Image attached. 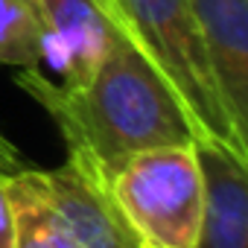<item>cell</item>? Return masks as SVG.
I'll return each instance as SVG.
<instances>
[{
	"label": "cell",
	"instance_id": "obj_1",
	"mask_svg": "<svg viewBox=\"0 0 248 248\" xmlns=\"http://www.w3.org/2000/svg\"><path fill=\"white\" fill-rule=\"evenodd\" d=\"M15 82L56 123L67 158L88 164L102 178L140 149L196 140L175 91L123 30L91 79L76 88L50 82L41 67L21 70Z\"/></svg>",
	"mask_w": 248,
	"mask_h": 248
},
{
	"label": "cell",
	"instance_id": "obj_2",
	"mask_svg": "<svg viewBox=\"0 0 248 248\" xmlns=\"http://www.w3.org/2000/svg\"><path fill=\"white\" fill-rule=\"evenodd\" d=\"M117 30L135 38L146 59L175 91L184 105L196 140H213L248 161V140H242L225 114L216 91L190 0H108Z\"/></svg>",
	"mask_w": 248,
	"mask_h": 248
},
{
	"label": "cell",
	"instance_id": "obj_3",
	"mask_svg": "<svg viewBox=\"0 0 248 248\" xmlns=\"http://www.w3.org/2000/svg\"><path fill=\"white\" fill-rule=\"evenodd\" d=\"M105 190L146 248H193L204 175L193 143L140 149L105 172Z\"/></svg>",
	"mask_w": 248,
	"mask_h": 248
},
{
	"label": "cell",
	"instance_id": "obj_4",
	"mask_svg": "<svg viewBox=\"0 0 248 248\" xmlns=\"http://www.w3.org/2000/svg\"><path fill=\"white\" fill-rule=\"evenodd\" d=\"M190 12L225 114L248 140V0H190Z\"/></svg>",
	"mask_w": 248,
	"mask_h": 248
},
{
	"label": "cell",
	"instance_id": "obj_5",
	"mask_svg": "<svg viewBox=\"0 0 248 248\" xmlns=\"http://www.w3.org/2000/svg\"><path fill=\"white\" fill-rule=\"evenodd\" d=\"M41 172L47 193L79 248H146L111 202L96 170L67 158L62 167Z\"/></svg>",
	"mask_w": 248,
	"mask_h": 248
},
{
	"label": "cell",
	"instance_id": "obj_6",
	"mask_svg": "<svg viewBox=\"0 0 248 248\" xmlns=\"http://www.w3.org/2000/svg\"><path fill=\"white\" fill-rule=\"evenodd\" d=\"M44 21V64H50L64 88H76L105 59L117 24L96 0H35Z\"/></svg>",
	"mask_w": 248,
	"mask_h": 248
},
{
	"label": "cell",
	"instance_id": "obj_7",
	"mask_svg": "<svg viewBox=\"0 0 248 248\" xmlns=\"http://www.w3.org/2000/svg\"><path fill=\"white\" fill-rule=\"evenodd\" d=\"M204 204L193 248H248V161L213 140H196Z\"/></svg>",
	"mask_w": 248,
	"mask_h": 248
},
{
	"label": "cell",
	"instance_id": "obj_8",
	"mask_svg": "<svg viewBox=\"0 0 248 248\" xmlns=\"http://www.w3.org/2000/svg\"><path fill=\"white\" fill-rule=\"evenodd\" d=\"M9 196L15 207V248H79L47 193L41 170L24 167L12 172Z\"/></svg>",
	"mask_w": 248,
	"mask_h": 248
},
{
	"label": "cell",
	"instance_id": "obj_9",
	"mask_svg": "<svg viewBox=\"0 0 248 248\" xmlns=\"http://www.w3.org/2000/svg\"><path fill=\"white\" fill-rule=\"evenodd\" d=\"M44 64V21L35 0H0V67Z\"/></svg>",
	"mask_w": 248,
	"mask_h": 248
},
{
	"label": "cell",
	"instance_id": "obj_10",
	"mask_svg": "<svg viewBox=\"0 0 248 248\" xmlns=\"http://www.w3.org/2000/svg\"><path fill=\"white\" fill-rule=\"evenodd\" d=\"M0 248H15V207L6 172H0Z\"/></svg>",
	"mask_w": 248,
	"mask_h": 248
},
{
	"label": "cell",
	"instance_id": "obj_11",
	"mask_svg": "<svg viewBox=\"0 0 248 248\" xmlns=\"http://www.w3.org/2000/svg\"><path fill=\"white\" fill-rule=\"evenodd\" d=\"M24 167H30L27 164V158L21 155V149L0 132V172H6V175H12V172H18V170H24Z\"/></svg>",
	"mask_w": 248,
	"mask_h": 248
},
{
	"label": "cell",
	"instance_id": "obj_12",
	"mask_svg": "<svg viewBox=\"0 0 248 248\" xmlns=\"http://www.w3.org/2000/svg\"><path fill=\"white\" fill-rule=\"evenodd\" d=\"M102 3H105V12H108V18H111V6H108V0H102Z\"/></svg>",
	"mask_w": 248,
	"mask_h": 248
},
{
	"label": "cell",
	"instance_id": "obj_13",
	"mask_svg": "<svg viewBox=\"0 0 248 248\" xmlns=\"http://www.w3.org/2000/svg\"><path fill=\"white\" fill-rule=\"evenodd\" d=\"M96 3H99V6H102V9H105V3H102V0H96Z\"/></svg>",
	"mask_w": 248,
	"mask_h": 248
}]
</instances>
